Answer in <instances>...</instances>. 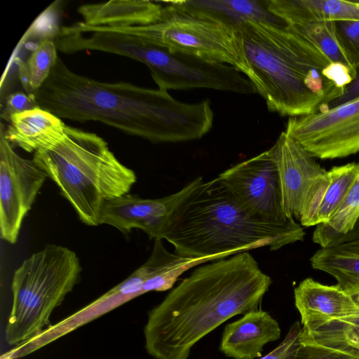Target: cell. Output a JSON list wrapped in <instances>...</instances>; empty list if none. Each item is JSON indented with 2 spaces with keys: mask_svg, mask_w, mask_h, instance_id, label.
<instances>
[{
  "mask_svg": "<svg viewBox=\"0 0 359 359\" xmlns=\"http://www.w3.org/2000/svg\"><path fill=\"white\" fill-rule=\"evenodd\" d=\"M32 96L38 107L60 118L99 121L152 143L200 139L214 118L208 100L185 103L160 88L99 81L72 72L60 57Z\"/></svg>",
  "mask_w": 359,
  "mask_h": 359,
  "instance_id": "cell-1",
  "label": "cell"
},
{
  "mask_svg": "<svg viewBox=\"0 0 359 359\" xmlns=\"http://www.w3.org/2000/svg\"><path fill=\"white\" fill-rule=\"evenodd\" d=\"M271 283L249 251L199 265L149 312L147 353L154 359H188L224 322L258 309Z\"/></svg>",
  "mask_w": 359,
  "mask_h": 359,
  "instance_id": "cell-2",
  "label": "cell"
},
{
  "mask_svg": "<svg viewBox=\"0 0 359 359\" xmlns=\"http://www.w3.org/2000/svg\"><path fill=\"white\" fill-rule=\"evenodd\" d=\"M235 28L248 66L247 78L269 111L307 115L342 93L325 75L332 62L287 24L247 21Z\"/></svg>",
  "mask_w": 359,
  "mask_h": 359,
  "instance_id": "cell-3",
  "label": "cell"
},
{
  "mask_svg": "<svg viewBox=\"0 0 359 359\" xmlns=\"http://www.w3.org/2000/svg\"><path fill=\"white\" fill-rule=\"evenodd\" d=\"M304 236L294 220L275 223L251 215L215 177L180 206L163 239L180 256L218 260L262 247L278 250Z\"/></svg>",
  "mask_w": 359,
  "mask_h": 359,
  "instance_id": "cell-4",
  "label": "cell"
},
{
  "mask_svg": "<svg viewBox=\"0 0 359 359\" xmlns=\"http://www.w3.org/2000/svg\"><path fill=\"white\" fill-rule=\"evenodd\" d=\"M32 160L90 226L100 224L106 201L130 193L137 181L102 137L69 126L59 142L35 151Z\"/></svg>",
  "mask_w": 359,
  "mask_h": 359,
  "instance_id": "cell-5",
  "label": "cell"
},
{
  "mask_svg": "<svg viewBox=\"0 0 359 359\" xmlns=\"http://www.w3.org/2000/svg\"><path fill=\"white\" fill-rule=\"evenodd\" d=\"M81 266L72 250L46 245L15 271L12 306L5 327L8 344L17 346L49 325L53 311L78 284Z\"/></svg>",
  "mask_w": 359,
  "mask_h": 359,
  "instance_id": "cell-6",
  "label": "cell"
},
{
  "mask_svg": "<svg viewBox=\"0 0 359 359\" xmlns=\"http://www.w3.org/2000/svg\"><path fill=\"white\" fill-rule=\"evenodd\" d=\"M88 50L111 53L144 64L158 88L168 90L209 88L250 95L252 82L234 67L147 43L133 36L95 27L86 39Z\"/></svg>",
  "mask_w": 359,
  "mask_h": 359,
  "instance_id": "cell-7",
  "label": "cell"
},
{
  "mask_svg": "<svg viewBox=\"0 0 359 359\" xmlns=\"http://www.w3.org/2000/svg\"><path fill=\"white\" fill-rule=\"evenodd\" d=\"M172 53H182L230 65L246 77L248 66L236 28L164 7L163 18L143 26L107 27Z\"/></svg>",
  "mask_w": 359,
  "mask_h": 359,
  "instance_id": "cell-8",
  "label": "cell"
},
{
  "mask_svg": "<svg viewBox=\"0 0 359 359\" xmlns=\"http://www.w3.org/2000/svg\"><path fill=\"white\" fill-rule=\"evenodd\" d=\"M283 206L303 226L312 220L330 183L329 171L285 131L273 145Z\"/></svg>",
  "mask_w": 359,
  "mask_h": 359,
  "instance_id": "cell-9",
  "label": "cell"
},
{
  "mask_svg": "<svg viewBox=\"0 0 359 359\" xmlns=\"http://www.w3.org/2000/svg\"><path fill=\"white\" fill-rule=\"evenodd\" d=\"M285 132L315 158L334 159L355 154L359 152V97L290 117Z\"/></svg>",
  "mask_w": 359,
  "mask_h": 359,
  "instance_id": "cell-10",
  "label": "cell"
},
{
  "mask_svg": "<svg viewBox=\"0 0 359 359\" xmlns=\"http://www.w3.org/2000/svg\"><path fill=\"white\" fill-rule=\"evenodd\" d=\"M217 179L251 215L275 223H287L283 209L273 147L221 172Z\"/></svg>",
  "mask_w": 359,
  "mask_h": 359,
  "instance_id": "cell-11",
  "label": "cell"
},
{
  "mask_svg": "<svg viewBox=\"0 0 359 359\" xmlns=\"http://www.w3.org/2000/svg\"><path fill=\"white\" fill-rule=\"evenodd\" d=\"M48 177L33 160L17 154L7 139L3 126L0 132V233L15 244L27 213Z\"/></svg>",
  "mask_w": 359,
  "mask_h": 359,
  "instance_id": "cell-12",
  "label": "cell"
},
{
  "mask_svg": "<svg viewBox=\"0 0 359 359\" xmlns=\"http://www.w3.org/2000/svg\"><path fill=\"white\" fill-rule=\"evenodd\" d=\"M203 182L202 177H197L178 191L158 198L128 193L107 201L101 210L100 224L109 225L123 233L140 229L150 239L163 240L177 210Z\"/></svg>",
  "mask_w": 359,
  "mask_h": 359,
  "instance_id": "cell-13",
  "label": "cell"
},
{
  "mask_svg": "<svg viewBox=\"0 0 359 359\" xmlns=\"http://www.w3.org/2000/svg\"><path fill=\"white\" fill-rule=\"evenodd\" d=\"M137 297V290L126 278L93 302L59 322L49 325L1 357L18 359L29 355Z\"/></svg>",
  "mask_w": 359,
  "mask_h": 359,
  "instance_id": "cell-14",
  "label": "cell"
},
{
  "mask_svg": "<svg viewBox=\"0 0 359 359\" xmlns=\"http://www.w3.org/2000/svg\"><path fill=\"white\" fill-rule=\"evenodd\" d=\"M278 323L266 311L257 309L228 324L224 330L221 351L233 359H254L264 346L280 337Z\"/></svg>",
  "mask_w": 359,
  "mask_h": 359,
  "instance_id": "cell-15",
  "label": "cell"
},
{
  "mask_svg": "<svg viewBox=\"0 0 359 359\" xmlns=\"http://www.w3.org/2000/svg\"><path fill=\"white\" fill-rule=\"evenodd\" d=\"M294 296L302 326L343 318L355 312L358 308L355 297L337 284L323 285L311 278L303 280L294 288Z\"/></svg>",
  "mask_w": 359,
  "mask_h": 359,
  "instance_id": "cell-16",
  "label": "cell"
},
{
  "mask_svg": "<svg viewBox=\"0 0 359 359\" xmlns=\"http://www.w3.org/2000/svg\"><path fill=\"white\" fill-rule=\"evenodd\" d=\"M162 3L172 11L234 28L247 21L286 24L268 11L264 1L182 0L165 1Z\"/></svg>",
  "mask_w": 359,
  "mask_h": 359,
  "instance_id": "cell-17",
  "label": "cell"
},
{
  "mask_svg": "<svg viewBox=\"0 0 359 359\" xmlns=\"http://www.w3.org/2000/svg\"><path fill=\"white\" fill-rule=\"evenodd\" d=\"M7 139L27 152L46 149L59 142L67 126L53 113L36 107L8 118Z\"/></svg>",
  "mask_w": 359,
  "mask_h": 359,
  "instance_id": "cell-18",
  "label": "cell"
},
{
  "mask_svg": "<svg viewBox=\"0 0 359 359\" xmlns=\"http://www.w3.org/2000/svg\"><path fill=\"white\" fill-rule=\"evenodd\" d=\"M78 12L83 22L90 26L126 27L159 22L163 17L164 7L148 0L110 1L83 5Z\"/></svg>",
  "mask_w": 359,
  "mask_h": 359,
  "instance_id": "cell-19",
  "label": "cell"
},
{
  "mask_svg": "<svg viewBox=\"0 0 359 359\" xmlns=\"http://www.w3.org/2000/svg\"><path fill=\"white\" fill-rule=\"evenodd\" d=\"M310 262L313 269L331 275L348 294H359V239L320 248Z\"/></svg>",
  "mask_w": 359,
  "mask_h": 359,
  "instance_id": "cell-20",
  "label": "cell"
},
{
  "mask_svg": "<svg viewBox=\"0 0 359 359\" xmlns=\"http://www.w3.org/2000/svg\"><path fill=\"white\" fill-rule=\"evenodd\" d=\"M357 311L347 316L302 326L301 341L346 351L359 357V294Z\"/></svg>",
  "mask_w": 359,
  "mask_h": 359,
  "instance_id": "cell-21",
  "label": "cell"
},
{
  "mask_svg": "<svg viewBox=\"0 0 359 359\" xmlns=\"http://www.w3.org/2000/svg\"><path fill=\"white\" fill-rule=\"evenodd\" d=\"M215 261L211 258H191L171 253L163 245L161 239L154 240L152 252L144 263L148 278L143 285L144 293L163 292L172 287L178 278L190 269Z\"/></svg>",
  "mask_w": 359,
  "mask_h": 359,
  "instance_id": "cell-22",
  "label": "cell"
},
{
  "mask_svg": "<svg viewBox=\"0 0 359 359\" xmlns=\"http://www.w3.org/2000/svg\"><path fill=\"white\" fill-rule=\"evenodd\" d=\"M359 219V175L346 196L327 222L316 225L312 240L320 248L334 245L355 227Z\"/></svg>",
  "mask_w": 359,
  "mask_h": 359,
  "instance_id": "cell-23",
  "label": "cell"
},
{
  "mask_svg": "<svg viewBox=\"0 0 359 359\" xmlns=\"http://www.w3.org/2000/svg\"><path fill=\"white\" fill-rule=\"evenodd\" d=\"M54 39L45 37L32 52L26 62L19 64L18 74L26 92L32 95L50 76L57 60Z\"/></svg>",
  "mask_w": 359,
  "mask_h": 359,
  "instance_id": "cell-24",
  "label": "cell"
},
{
  "mask_svg": "<svg viewBox=\"0 0 359 359\" xmlns=\"http://www.w3.org/2000/svg\"><path fill=\"white\" fill-rule=\"evenodd\" d=\"M329 171L330 183L312 220L311 226L327 222L342 203L359 175V163L334 166Z\"/></svg>",
  "mask_w": 359,
  "mask_h": 359,
  "instance_id": "cell-25",
  "label": "cell"
},
{
  "mask_svg": "<svg viewBox=\"0 0 359 359\" xmlns=\"http://www.w3.org/2000/svg\"><path fill=\"white\" fill-rule=\"evenodd\" d=\"M296 12L301 22L359 20V0H297Z\"/></svg>",
  "mask_w": 359,
  "mask_h": 359,
  "instance_id": "cell-26",
  "label": "cell"
},
{
  "mask_svg": "<svg viewBox=\"0 0 359 359\" xmlns=\"http://www.w3.org/2000/svg\"><path fill=\"white\" fill-rule=\"evenodd\" d=\"M288 26L316 46L331 62L344 64L355 72L339 46L334 21H311Z\"/></svg>",
  "mask_w": 359,
  "mask_h": 359,
  "instance_id": "cell-27",
  "label": "cell"
},
{
  "mask_svg": "<svg viewBox=\"0 0 359 359\" xmlns=\"http://www.w3.org/2000/svg\"><path fill=\"white\" fill-rule=\"evenodd\" d=\"M335 33L339 46L353 69L359 67V20L334 21Z\"/></svg>",
  "mask_w": 359,
  "mask_h": 359,
  "instance_id": "cell-28",
  "label": "cell"
},
{
  "mask_svg": "<svg viewBox=\"0 0 359 359\" xmlns=\"http://www.w3.org/2000/svg\"><path fill=\"white\" fill-rule=\"evenodd\" d=\"M302 325L295 322L283 341L272 351L260 359H297L301 345Z\"/></svg>",
  "mask_w": 359,
  "mask_h": 359,
  "instance_id": "cell-29",
  "label": "cell"
},
{
  "mask_svg": "<svg viewBox=\"0 0 359 359\" xmlns=\"http://www.w3.org/2000/svg\"><path fill=\"white\" fill-rule=\"evenodd\" d=\"M297 359H359L346 351L301 341Z\"/></svg>",
  "mask_w": 359,
  "mask_h": 359,
  "instance_id": "cell-30",
  "label": "cell"
},
{
  "mask_svg": "<svg viewBox=\"0 0 359 359\" xmlns=\"http://www.w3.org/2000/svg\"><path fill=\"white\" fill-rule=\"evenodd\" d=\"M38 107L33 97L21 91L10 94L6 101V107L1 116L6 120L11 115L32 109Z\"/></svg>",
  "mask_w": 359,
  "mask_h": 359,
  "instance_id": "cell-31",
  "label": "cell"
},
{
  "mask_svg": "<svg viewBox=\"0 0 359 359\" xmlns=\"http://www.w3.org/2000/svg\"><path fill=\"white\" fill-rule=\"evenodd\" d=\"M357 97H359V67L355 69L353 79L344 88L342 93L334 99L320 106L319 109L332 108Z\"/></svg>",
  "mask_w": 359,
  "mask_h": 359,
  "instance_id": "cell-32",
  "label": "cell"
},
{
  "mask_svg": "<svg viewBox=\"0 0 359 359\" xmlns=\"http://www.w3.org/2000/svg\"><path fill=\"white\" fill-rule=\"evenodd\" d=\"M356 239H359V219L357 222V223H356L355 227L353 228V229L351 232L347 233L346 236H344L338 242L337 244L341 243H344V242H347V241H350L356 240Z\"/></svg>",
  "mask_w": 359,
  "mask_h": 359,
  "instance_id": "cell-33",
  "label": "cell"
},
{
  "mask_svg": "<svg viewBox=\"0 0 359 359\" xmlns=\"http://www.w3.org/2000/svg\"><path fill=\"white\" fill-rule=\"evenodd\" d=\"M0 359H8V358H1H1H0Z\"/></svg>",
  "mask_w": 359,
  "mask_h": 359,
  "instance_id": "cell-34",
  "label": "cell"
}]
</instances>
